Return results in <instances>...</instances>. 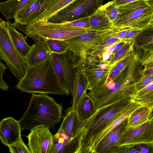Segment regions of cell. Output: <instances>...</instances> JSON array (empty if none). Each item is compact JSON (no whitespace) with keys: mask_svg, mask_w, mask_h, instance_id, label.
<instances>
[{"mask_svg":"<svg viewBox=\"0 0 153 153\" xmlns=\"http://www.w3.org/2000/svg\"><path fill=\"white\" fill-rule=\"evenodd\" d=\"M89 17L91 30L110 29L111 24L102 6Z\"/></svg>","mask_w":153,"mask_h":153,"instance_id":"cell-25","label":"cell"},{"mask_svg":"<svg viewBox=\"0 0 153 153\" xmlns=\"http://www.w3.org/2000/svg\"><path fill=\"white\" fill-rule=\"evenodd\" d=\"M152 82L153 74L141 76L140 79L133 84L136 92L142 89Z\"/></svg>","mask_w":153,"mask_h":153,"instance_id":"cell-37","label":"cell"},{"mask_svg":"<svg viewBox=\"0 0 153 153\" xmlns=\"http://www.w3.org/2000/svg\"><path fill=\"white\" fill-rule=\"evenodd\" d=\"M49 0H37L21 11L14 18V22L27 25L35 21L45 11Z\"/></svg>","mask_w":153,"mask_h":153,"instance_id":"cell-17","label":"cell"},{"mask_svg":"<svg viewBox=\"0 0 153 153\" xmlns=\"http://www.w3.org/2000/svg\"><path fill=\"white\" fill-rule=\"evenodd\" d=\"M21 128L19 121L11 117L4 118L0 123V139L4 145L8 147L22 138Z\"/></svg>","mask_w":153,"mask_h":153,"instance_id":"cell-15","label":"cell"},{"mask_svg":"<svg viewBox=\"0 0 153 153\" xmlns=\"http://www.w3.org/2000/svg\"><path fill=\"white\" fill-rule=\"evenodd\" d=\"M16 88L29 93L69 95L60 83L51 55L37 65L28 67L25 76Z\"/></svg>","mask_w":153,"mask_h":153,"instance_id":"cell-2","label":"cell"},{"mask_svg":"<svg viewBox=\"0 0 153 153\" xmlns=\"http://www.w3.org/2000/svg\"><path fill=\"white\" fill-rule=\"evenodd\" d=\"M141 30L129 28L127 33L122 40L128 41L130 40L134 36L137 34Z\"/></svg>","mask_w":153,"mask_h":153,"instance_id":"cell-43","label":"cell"},{"mask_svg":"<svg viewBox=\"0 0 153 153\" xmlns=\"http://www.w3.org/2000/svg\"><path fill=\"white\" fill-rule=\"evenodd\" d=\"M100 59L87 56L82 65L83 72L88 84V90H91L107 82L112 69L105 68L101 65Z\"/></svg>","mask_w":153,"mask_h":153,"instance_id":"cell-11","label":"cell"},{"mask_svg":"<svg viewBox=\"0 0 153 153\" xmlns=\"http://www.w3.org/2000/svg\"><path fill=\"white\" fill-rule=\"evenodd\" d=\"M140 144L153 145V120L136 128H126L117 146L118 149L123 146H132Z\"/></svg>","mask_w":153,"mask_h":153,"instance_id":"cell-12","label":"cell"},{"mask_svg":"<svg viewBox=\"0 0 153 153\" xmlns=\"http://www.w3.org/2000/svg\"><path fill=\"white\" fill-rule=\"evenodd\" d=\"M142 106H143L139 103L133 102L125 110L118 114L96 137L92 144L90 153H95L97 144L105 136L128 118L134 111Z\"/></svg>","mask_w":153,"mask_h":153,"instance_id":"cell-20","label":"cell"},{"mask_svg":"<svg viewBox=\"0 0 153 153\" xmlns=\"http://www.w3.org/2000/svg\"><path fill=\"white\" fill-rule=\"evenodd\" d=\"M137 0H113L112 1L115 5L118 7L121 5Z\"/></svg>","mask_w":153,"mask_h":153,"instance_id":"cell-44","label":"cell"},{"mask_svg":"<svg viewBox=\"0 0 153 153\" xmlns=\"http://www.w3.org/2000/svg\"><path fill=\"white\" fill-rule=\"evenodd\" d=\"M128 117L108 133L97 144L95 153H115L117 145L126 130Z\"/></svg>","mask_w":153,"mask_h":153,"instance_id":"cell-14","label":"cell"},{"mask_svg":"<svg viewBox=\"0 0 153 153\" xmlns=\"http://www.w3.org/2000/svg\"><path fill=\"white\" fill-rule=\"evenodd\" d=\"M74 0H49L45 11L38 16L36 20H48Z\"/></svg>","mask_w":153,"mask_h":153,"instance_id":"cell-29","label":"cell"},{"mask_svg":"<svg viewBox=\"0 0 153 153\" xmlns=\"http://www.w3.org/2000/svg\"><path fill=\"white\" fill-rule=\"evenodd\" d=\"M115 31L112 28L90 30L84 34L65 40L69 44V51L74 57V67L84 64L87 52L113 35Z\"/></svg>","mask_w":153,"mask_h":153,"instance_id":"cell-8","label":"cell"},{"mask_svg":"<svg viewBox=\"0 0 153 153\" xmlns=\"http://www.w3.org/2000/svg\"><path fill=\"white\" fill-rule=\"evenodd\" d=\"M63 107L46 94H32L27 109L19 120L21 129L30 130L40 126L49 129L60 121Z\"/></svg>","mask_w":153,"mask_h":153,"instance_id":"cell-3","label":"cell"},{"mask_svg":"<svg viewBox=\"0 0 153 153\" xmlns=\"http://www.w3.org/2000/svg\"><path fill=\"white\" fill-rule=\"evenodd\" d=\"M35 43L25 60L28 67L37 65L44 61L52 53L50 50L47 44L42 38L36 35H30Z\"/></svg>","mask_w":153,"mask_h":153,"instance_id":"cell-16","label":"cell"},{"mask_svg":"<svg viewBox=\"0 0 153 153\" xmlns=\"http://www.w3.org/2000/svg\"><path fill=\"white\" fill-rule=\"evenodd\" d=\"M131 97H124L96 109L89 118L82 121L76 131L79 142L78 153H90L97 136L118 114L132 102Z\"/></svg>","mask_w":153,"mask_h":153,"instance_id":"cell-1","label":"cell"},{"mask_svg":"<svg viewBox=\"0 0 153 153\" xmlns=\"http://www.w3.org/2000/svg\"><path fill=\"white\" fill-rule=\"evenodd\" d=\"M115 153H139L132 146L124 145L118 147Z\"/></svg>","mask_w":153,"mask_h":153,"instance_id":"cell-42","label":"cell"},{"mask_svg":"<svg viewBox=\"0 0 153 153\" xmlns=\"http://www.w3.org/2000/svg\"><path fill=\"white\" fill-rule=\"evenodd\" d=\"M7 68L2 62H0V88L4 91H8L9 89L8 85L3 79V75L5 73Z\"/></svg>","mask_w":153,"mask_h":153,"instance_id":"cell-40","label":"cell"},{"mask_svg":"<svg viewBox=\"0 0 153 153\" xmlns=\"http://www.w3.org/2000/svg\"><path fill=\"white\" fill-rule=\"evenodd\" d=\"M74 72L72 93L73 100L71 107L76 111L82 97L88 90V84L83 71L82 65L74 67Z\"/></svg>","mask_w":153,"mask_h":153,"instance_id":"cell-19","label":"cell"},{"mask_svg":"<svg viewBox=\"0 0 153 153\" xmlns=\"http://www.w3.org/2000/svg\"><path fill=\"white\" fill-rule=\"evenodd\" d=\"M130 40L136 50H140L145 46L153 43V27L149 26L141 30Z\"/></svg>","mask_w":153,"mask_h":153,"instance_id":"cell-28","label":"cell"},{"mask_svg":"<svg viewBox=\"0 0 153 153\" xmlns=\"http://www.w3.org/2000/svg\"><path fill=\"white\" fill-rule=\"evenodd\" d=\"M153 74V67L146 69L142 70L141 76H145Z\"/></svg>","mask_w":153,"mask_h":153,"instance_id":"cell-46","label":"cell"},{"mask_svg":"<svg viewBox=\"0 0 153 153\" xmlns=\"http://www.w3.org/2000/svg\"><path fill=\"white\" fill-rule=\"evenodd\" d=\"M131 97L133 102L152 108L153 107V82L133 94Z\"/></svg>","mask_w":153,"mask_h":153,"instance_id":"cell-27","label":"cell"},{"mask_svg":"<svg viewBox=\"0 0 153 153\" xmlns=\"http://www.w3.org/2000/svg\"><path fill=\"white\" fill-rule=\"evenodd\" d=\"M6 22L10 37L13 44L21 55L25 59L31 51L33 47V45L30 46L27 44L26 41L27 36H24L21 33L17 31L9 21H7Z\"/></svg>","mask_w":153,"mask_h":153,"instance_id":"cell-23","label":"cell"},{"mask_svg":"<svg viewBox=\"0 0 153 153\" xmlns=\"http://www.w3.org/2000/svg\"><path fill=\"white\" fill-rule=\"evenodd\" d=\"M152 108L142 106L134 111L128 117L127 128L138 127L149 121Z\"/></svg>","mask_w":153,"mask_h":153,"instance_id":"cell-26","label":"cell"},{"mask_svg":"<svg viewBox=\"0 0 153 153\" xmlns=\"http://www.w3.org/2000/svg\"><path fill=\"white\" fill-rule=\"evenodd\" d=\"M48 48L53 53L61 54L70 50V46L65 40L54 39L45 40Z\"/></svg>","mask_w":153,"mask_h":153,"instance_id":"cell-31","label":"cell"},{"mask_svg":"<svg viewBox=\"0 0 153 153\" xmlns=\"http://www.w3.org/2000/svg\"><path fill=\"white\" fill-rule=\"evenodd\" d=\"M81 122L76 111L71 107L66 110L59 129L69 137L74 138Z\"/></svg>","mask_w":153,"mask_h":153,"instance_id":"cell-22","label":"cell"},{"mask_svg":"<svg viewBox=\"0 0 153 153\" xmlns=\"http://www.w3.org/2000/svg\"><path fill=\"white\" fill-rule=\"evenodd\" d=\"M61 23L66 26L72 27L86 29H89L91 27L89 17L79 19L70 22Z\"/></svg>","mask_w":153,"mask_h":153,"instance_id":"cell-35","label":"cell"},{"mask_svg":"<svg viewBox=\"0 0 153 153\" xmlns=\"http://www.w3.org/2000/svg\"><path fill=\"white\" fill-rule=\"evenodd\" d=\"M95 104L93 99L87 92L82 97L77 106L76 111L82 122L89 118L96 112Z\"/></svg>","mask_w":153,"mask_h":153,"instance_id":"cell-24","label":"cell"},{"mask_svg":"<svg viewBox=\"0 0 153 153\" xmlns=\"http://www.w3.org/2000/svg\"><path fill=\"white\" fill-rule=\"evenodd\" d=\"M133 50V43L130 40L120 49L114 54H112L109 62L116 65Z\"/></svg>","mask_w":153,"mask_h":153,"instance_id":"cell-32","label":"cell"},{"mask_svg":"<svg viewBox=\"0 0 153 153\" xmlns=\"http://www.w3.org/2000/svg\"><path fill=\"white\" fill-rule=\"evenodd\" d=\"M142 50H153V43L148 45L143 48Z\"/></svg>","mask_w":153,"mask_h":153,"instance_id":"cell-47","label":"cell"},{"mask_svg":"<svg viewBox=\"0 0 153 153\" xmlns=\"http://www.w3.org/2000/svg\"><path fill=\"white\" fill-rule=\"evenodd\" d=\"M49 129L40 126L30 130L27 137L31 153H52L53 135Z\"/></svg>","mask_w":153,"mask_h":153,"instance_id":"cell-13","label":"cell"},{"mask_svg":"<svg viewBox=\"0 0 153 153\" xmlns=\"http://www.w3.org/2000/svg\"><path fill=\"white\" fill-rule=\"evenodd\" d=\"M103 3V0H74L48 21L52 23H61L89 17Z\"/></svg>","mask_w":153,"mask_h":153,"instance_id":"cell-9","label":"cell"},{"mask_svg":"<svg viewBox=\"0 0 153 153\" xmlns=\"http://www.w3.org/2000/svg\"><path fill=\"white\" fill-rule=\"evenodd\" d=\"M118 14L111 28H129L141 30L150 26L153 19V8L145 0H138L117 7Z\"/></svg>","mask_w":153,"mask_h":153,"instance_id":"cell-5","label":"cell"},{"mask_svg":"<svg viewBox=\"0 0 153 153\" xmlns=\"http://www.w3.org/2000/svg\"><path fill=\"white\" fill-rule=\"evenodd\" d=\"M0 58L5 62L19 82L28 68L25 59L20 54L10 37L7 22L0 19Z\"/></svg>","mask_w":153,"mask_h":153,"instance_id":"cell-7","label":"cell"},{"mask_svg":"<svg viewBox=\"0 0 153 153\" xmlns=\"http://www.w3.org/2000/svg\"><path fill=\"white\" fill-rule=\"evenodd\" d=\"M136 50L139 57V61L144 67L143 69H146L153 67V50Z\"/></svg>","mask_w":153,"mask_h":153,"instance_id":"cell-33","label":"cell"},{"mask_svg":"<svg viewBox=\"0 0 153 153\" xmlns=\"http://www.w3.org/2000/svg\"><path fill=\"white\" fill-rule=\"evenodd\" d=\"M78 148L77 137L71 138L59 129L53 135L52 153H78Z\"/></svg>","mask_w":153,"mask_h":153,"instance_id":"cell-18","label":"cell"},{"mask_svg":"<svg viewBox=\"0 0 153 153\" xmlns=\"http://www.w3.org/2000/svg\"><path fill=\"white\" fill-rule=\"evenodd\" d=\"M134 54L133 48V51L131 53L119 62L116 65V67L121 71H125L132 60Z\"/></svg>","mask_w":153,"mask_h":153,"instance_id":"cell-38","label":"cell"},{"mask_svg":"<svg viewBox=\"0 0 153 153\" xmlns=\"http://www.w3.org/2000/svg\"><path fill=\"white\" fill-rule=\"evenodd\" d=\"M37 0H8L0 3V11L6 19L9 21Z\"/></svg>","mask_w":153,"mask_h":153,"instance_id":"cell-21","label":"cell"},{"mask_svg":"<svg viewBox=\"0 0 153 153\" xmlns=\"http://www.w3.org/2000/svg\"><path fill=\"white\" fill-rule=\"evenodd\" d=\"M125 71H120L115 66L111 71L109 76L115 82L123 76Z\"/></svg>","mask_w":153,"mask_h":153,"instance_id":"cell-41","label":"cell"},{"mask_svg":"<svg viewBox=\"0 0 153 153\" xmlns=\"http://www.w3.org/2000/svg\"><path fill=\"white\" fill-rule=\"evenodd\" d=\"M128 41H124L122 40L120 42L115 45L114 46V51L112 54L115 53L119 50L122 47L128 42Z\"/></svg>","mask_w":153,"mask_h":153,"instance_id":"cell-45","label":"cell"},{"mask_svg":"<svg viewBox=\"0 0 153 153\" xmlns=\"http://www.w3.org/2000/svg\"><path fill=\"white\" fill-rule=\"evenodd\" d=\"M139 153H153V145L150 144H140L132 146Z\"/></svg>","mask_w":153,"mask_h":153,"instance_id":"cell-39","label":"cell"},{"mask_svg":"<svg viewBox=\"0 0 153 153\" xmlns=\"http://www.w3.org/2000/svg\"><path fill=\"white\" fill-rule=\"evenodd\" d=\"M147 3L153 8V0H145Z\"/></svg>","mask_w":153,"mask_h":153,"instance_id":"cell-49","label":"cell"},{"mask_svg":"<svg viewBox=\"0 0 153 153\" xmlns=\"http://www.w3.org/2000/svg\"><path fill=\"white\" fill-rule=\"evenodd\" d=\"M16 28L27 36L35 35L45 40L54 39L66 40L86 33L90 30L53 23L46 20H36L27 25L10 22Z\"/></svg>","mask_w":153,"mask_h":153,"instance_id":"cell-6","label":"cell"},{"mask_svg":"<svg viewBox=\"0 0 153 153\" xmlns=\"http://www.w3.org/2000/svg\"><path fill=\"white\" fill-rule=\"evenodd\" d=\"M149 120H153V107L152 108L151 110L149 117Z\"/></svg>","mask_w":153,"mask_h":153,"instance_id":"cell-48","label":"cell"},{"mask_svg":"<svg viewBox=\"0 0 153 153\" xmlns=\"http://www.w3.org/2000/svg\"><path fill=\"white\" fill-rule=\"evenodd\" d=\"M51 57L60 83L69 94H72L75 60L71 52L69 51L61 54L53 53Z\"/></svg>","mask_w":153,"mask_h":153,"instance_id":"cell-10","label":"cell"},{"mask_svg":"<svg viewBox=\"0 0 153 153\" xmlns=\"http://www.w3.org/2000/svg\"><path fill=\"white\" fill-rule=\"evenodd\" d=\"M141 71L138 66L131 63L123 76L115 82L109 76L105 84L88 92L94 101L96 108L108 105L124 97H131L136 92L133 84L140 78Z\"/></svg>","mask_w":153,"mask_h":153,"instance_id":"cell-4","label":"cell"},{"mask_svg":"<svg viewBox=\"0 0 153 153\" xmlns=\"http://www.w3.org/2000/svg\"><path fill=\"white\" fill-rule=\"evenodd\" d=\"M9 152L11 153H31L28 148L22 139L9 146Z\"/></svg>","mask_w":153,"mask_h":153,"instance_id":"cell-36","label":"cell"},{"mask_svg":"<svg viewBox=\"0 0 153 153\" xmlns=\"http://www.w3.org/2000/svg\"><path fill=\"white\" fill-rule=\"evenodd\" d=\"M102 6L110 20L111 27L118 17V11L117 7L115 5L112 1L108 2Z\"/></svg>","mask_w":153,"mask_h":153,"instance_id":"cell-34","label":"cell"},{"mask_svg":"<svg viewBox=\"0 0 153 153\" xmlns=\"http://www.w3.org/2000/svg\"><path fill=\"white\" fill-rule=\"evenodd\" d=\"M150 26L153 27V19L150 24Z\"/></svg>","mask_w":153,"mask_h":153,"instance_id":"cell-50","label":"cell"},{"mask_svg":"<svg viewBox=\"0 0 153 153\" xmlns=\"http://www.w3.org/2000/svg\"><path fill=\"white\" fill-rule=\"evenodd\" d=\"M113 35L88 51L87 53V56H95L100 59L102 54L106 51L109 47L122 40Z\"/></svg>","mask_w":153,"mask_h":153,"instance_id":"cell-30","label":"cell"}]
</instances>
